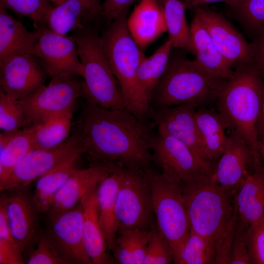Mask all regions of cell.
<instances>
[{
    "mask_svg": "<svg viewBox=\"0 0 264 264\" xmlns=\"http://www.w3.org/2000/svg\"><path fill=\"white\" fill-rule=\"evenodd\" d=\"M154 127L127 109H104L86 101L77 130L91 163L145 170L153 163Z\"/></svg>",
    "mask_w": 264,
    "mask_h": 264,
    "instance_id": "6da1fadb",
    "label": "cell"
},
{
    "mask_svg": "<svg viewBox=\"0 0 264 264\" xmlns=\"http://www.w3.org/2000/svg\"><path fill=\"white\" fill-rule=\"evenodd\" d=\"M234 68L232 76L225 81L216 99L219 112L227 127L245 140L252 152L254 164H262L255 125L264 77L253 62L238 64Z\"/></svg>",
    "mask_w": 264,
    "mask_h": 264,
    "instance_id": "7a4b0ae2",
    "label": "cell"
},
{
    "mask_svg": "<svg viewBox=\"0 0 264 264\" xmlns=\"http://www.w3.org/2000/svg\"><path fill=\"white\" fill-rule=\"evenodd\" d=\"M127 18L125 13L112 21L100 38L126 109L139 119L148 121L152 120L154 111L138 75L144 54L129 32Z\"/></svg>",
    "mask_w": 264,
    "mask_h": 264,
    "instance_id": "3957f363",
    "label": "cell"
},
{
    "mask_svg": "<svg viewBox=\"0 0 264 264\" xmlns=\"http://www.w3.org/2000/svg\"><path fill=\"white\" fill-rule=\"evenodd\" d=\"M213 174L181 185L191 230L213 243L217 251L236 217L232 193Z\"/></svg>",
    "mask_w": 264,
    "mask_h": 264,
    "instance_id": "277c9868",
    "label": "cell"
},
{
    "mask_svg": "<svg viewBox=\"0 0 264 264\" xmlns=\"http://www.w3.org/2000/svg\"><path fill=\"white\" fill-rule=\"evenodd\" d=\"M226 80L211 74L197 62L171 56L167 69L150 99L153 110L193 104L198 108L217 98Z\"/></svg>",
    "mask_w": 264,
    "mask_h": 264,
    "instance_id": "5b68a950",
    "label": "cell"
},
{
    "mask_svg": "<svg viewBox=\"0 0 264 264\" xmlns=\"http://www.w3.org/2000/svg\"><path fill=\"white\" fill-rule=\"evenodd\" d=\"M83 66V97L107 109H126L100 36L88 27L72 32Z\"/></svg>",
    "mask_w": 264,
    "mask_h": 264,
    "instance_id": "8992f818",
    "label": "cell"
},
{
    "mask_svg": "<svg viewBox=\"0 0 264 264\" xmlns=\"http://www.w3.org/2000/svg\"><path fill=\"white\" fill-rule=\"evenodd\" d=\"M144 171L151 187L156 227L170 243L174 261L191 230L181 185L152 168Z\"/></svg>",
    "mask_w": 264,
    "mask_h": 264,
    "instance_id": "52a82bcc",
    "label": "cell"
},
{
    "mask_svg": "<svg viewBox=\"0 0 264 264\" xmlns=\"http://www.w3.org/2000/svg\"><path fill=\"white\" fill-rule=\"evenodd\" d=\"M116 217L118 228L151 231L156 225L151 187L144 170L122 168Z\"/></svg>",
    "mask_w": 264,
    "mask_h": 264,
    "instance_id": "ba28073f",
    "label": "cell"
},
{
    "mask_svg": "<svg viewBox=\"0 0 264 264\" xmlns=\"http://www.w3.org/2000/svg\"><path fill=\"white\" fill-rule=\"evenodd\" d=\"M76 76L51 78L48 84L20 100L28 127L53 117L73 114L77 101L83 93L82 81Z\"/></svg>",
    "mask_w": 264,
    "mask_h": 264,
    "instance_id": "9c48e42d",
    "label": "cell"
},
{
    "mask_svg": "<svg viewBox=\"0 0 264 264\" xmlns=\"http://www.w3.org/2000/svg\"><path fill=\"white\" fill-rule=\"evenodd\" d=\"M153 163L168 179L183 184L213 174L214 165L200 159L186 145L158 130L152 144Z\"/></svg>",
    "mask_w": 264,
    "mask_h": 264,
    "instance_id": "30bf717a",
    "label": "cell"
},
{
    "mask_svg": "<svg viewBox=\"0 0 264 264\" xmlns=\"http://www.w3.org/2000/svg\"><path fill=\"white\" fill-rule=\"evenodd\" d=\"M46 215L43 235L65 264H92L84 244L82 199L70 210Z\"/></svg>",
    "mask_w": 264,
    "mask_h": 264,
    "instance_id": "8fae6325",
    "label": "cell"
},
{
    "mask_svg": "<svg viewBox=\"0 0 264 264\" xmlns=\"http://www.w3.org/2000/svg\"><path fill=\"white\" fill-rule=\"evenodd\" d=\"M29 185L19 186L3 192L12 234L20 245L26 262L35 249L42 233V213Z\"/></svg>",
    "mask_w": 264,
    "mask_h": 264,
    "instance_id": "7c38bea8",
    "label": "cell"
},
{
    "mask_svg": "<svg viewBox=\"0 0 264 264\" xmlns=\"http://www.w3.org/2000/svg\"><path fill=\"white\" fill-rule=\"evenodd\" d=\"M85 154L78 130L59 146L49 149H34L0 183V191L29 185L33 181L71 158Z\"/></svg>",
    "mask_w": 264,
    "mask_h": 264,
    "instance_id": "4fadbf2b",
    "label": "cell"
},
{
    "mask_svg": "<svg viewBox=\"0 0 264 264\" xmlns=\"http://www.w3.org/2000/svg\"><path fill=\"white\" fill-rule=\"evenodd\" d=\"M38 29L39 36L32 54L41 61L46 74L51 78L82 77L83 66L73 37L57 34L46 26Z\"/></svg>",
    "mask_w": 264,
    "mask_h": 264,
    "instance_id": "5bb4252c",
    "label": "cell"
},
{
    "mask_svg": "<svg viewBox=\"0 0 264 264\" xmlns=\"http://www.w3.org/2000/svg\"><path fill=\"white\" fill-rule=\"evenodd\" d=\"M195 9L214 44L233 67L253 62L250 43L224 16L204 6Z\"/></svg>",
    "mask_w": 264,
    "mask_h": 264,
    "instance_id": "9a60e30c",
    "label": "cell"
},
{
    "mask_svg": "<svg viewBox=\"0 0 264 264\" xmlns=\"http://www.w3.org/2000/svg\"><path fill=\"white\" fill-rule=\"evenodd\" d=\"M45 69L32 54L15 55L0 62V90L22 100L45 85Z\"/></svg>",
    "mask_w": 264,
    "mask_h": 264,
    "instance_id": "2e32d148",
    "label": "cell"
},
{
    "mask_svg": "<svg viewBox=\"0 0 264 264\" xmlns=\"http://www.w3.org/2000/svg\"><path fill=\"white\" fill-rule=\"evenodd\" d=\"M198 107L185 104L154 111L152 118L157 130L181 141L189 147L202 160L205 158L202 140L195 120Z\"/></svg>",
    "mask_w": 264,
    "mask_h": 264,
    "instance_id": "e0dca14e",
    "label": "cell"
},
{
    "mask_svg": "<svg viewBox=\"0 0 264 264\" xmlns=\"http://www.w3.org/2000/svg\"><path fill=\"white\" fill-rule=\"evenodd\" d=\"M252 169L232 191L234 215L248 226L264 221V167Z\"/></svg>",
    "mask_w": 264,
    "mask_h": 264,
    "instance_id": "ac0fdd59",
    "label": "cell"
},
{
    "mask_svg": "<svg viewBox=\"0 0 264 264\" xmlns=\"http://www.w3.org/2000/svg\"><path fill=\"white\" fill-rule=\"evenodd\" d=\"M116 168L101 163H91L88 168H77L56 193L45 214L59 213L73 208Z\"/></svg>",
    "mask_w": 264,
    "mask_h": 264,
    "instance_id": "d6986e66",
    "label": "cell"
},
{
    "mask_svg": "<svg viewBox=\"0 0 264 264\" xmlns=\"http://www.w3.org/2000/svg\"><path fill=\"white\" fill-rule=\"evenodd\" d=\"M253 163L249 146L240 134L233 132L228 136L223 153L214 165L213 175L222 188L232 193Z\"/></svg>",
    "mask_w": 264,
    "mask_h": 264,
    "instance_id": "ffe728a7",
    "label": "cell"
},
{
    "mask_svg": "<svg viewBox=\"0 0 264 264\" xmlns=\"http://www.w3.org/2000/svg\"><path fill=\"white\" fill-rule=\"evenodd\" d=\"M126 22L131 36L142 51L167 31L162 5L158 0H140Z\"/></svg>",
    "mask_w": 264,
    "mask_h": 264,
    "instance_id": "44dd1931",
    "label": "cell"
},
{
    "mask_svg": "<svg viewBox=\"0 0 264 264\" xmlns=\"http://www.w3.org/2000/svg\"><path fill=\"white\" fill-rule=\"evenodd\" d=\"M97 187L91 189L82 199L84 244L92 264H114L115 260L107 252V242L99 223Z\"/></svg>",
    "mask_w": 264,
    "mask_h": 264,
    "instance_id": "7402d4cb",
    "label": "cell"
},
{
    "mask_svg": "<svg viewBox=\"0 0 264 264\" xmlns=\"http://www.w3.org/2000/svg\"><path fill=\"white\" fill-rule=\"evenodd\" d=\"M189 26L195 60L215 76L223 80L229 78L233 73L234 67L218 50L202 21L196 14Z\"/></svg>",
    "mask_w": 264,
    "mask_h": 264,
    "instance_id": "603a6c76",
    "label": "cell"
},
{
    "mask_svg": "<svg viewBox=\"0 0 264 264\" xmlns=\"http://www.w3.org/2000/svg\"><path fill=\"white\" fill-rule=\"evenodd\" d=\"M39 30L30 31L24 25L0 8V62L15 55L32 54Z\"/></svg>",
    "mask_w": 264,
    "mask_h": 264,
    "instance_id": "cb8c5ba5",
    "label": "cell"
},
{
    "mask_svg": "<svg viewBox=\"0 0 264 264\" xmlns=\"http://www.w3.org/2000/svg\"><path fill=\"white\" fill-rule=\"evenodd\" d=\"M102 14L82 0H65L53 7L50 12L46 26L62 35L82 30L88 23Z\"/></svg>",
    "mask_w": 264,
    "mask_h": 264,
    "instance_id": "d4e9b609",
    "label": "cell"
},
{
    "mask_svg": "<svg viewBox=\"0 0 264 264\" xmlns=\"http://www.w3.org/2000/svg\"><path fill=\"white\" fill-rule=\"evenodd\" d=\"M122 168L117 167L98 185L97 189L99 223L111 250L118 231L116 217V202L119 188Z\"/></svg>",
    "mask_w": 264,
    "mask_h": 264,
    "instance_id": "484cf974",
    "label": "cell"
},
{
    "mask_svg": "<svg viewBox=\"0 0 264 264\" xmlns=\"http://www.w3.org/2000/svg\"><path fill=\"white\" fill-rule=\"evenodd\" d=\"M195 120L203 146L205 158L213 163L222 154L228 136L227 125L221 114L205 108L196 110Z\"/></svg>",
    "mask_w": 264,
    "mask_h": 264,
    "instance_id": "4316f807",
    "label": "cell"
},
{
    "mask_svg": "<svg viewBox=\"0 0 264 264\" xmlns=\"http://www.w3.org/2000/svg\"><path fill=\"white\" fill-rule=\"evenodd\" d=\"M34 149L31 126L15 132L0 133V183L14 168Z\"/></svg>",
    "mask_w": 264,
    "mask_h": 264,
    "instance_id": "83f0119b",
    "label": "cell"
},
{
    "mask_svg": "<svg viewBox=\"0 0 264 264\" xmlns=\"http://www.w3.org/2000/svg\"><path fill=\"white\" fill-rule=\"evenodd\" d=\"M152 230L118 228L111 250L115 262L121 264H143Z\"/></svg>",
    "mask_w": 264,
    "mask_h": 264,
    "instance_id": "f1b7e54d",
    "label": "cell"
},
{
    "mask_svg": "<svg viewBox=\"0 0 264 264\" xmlns=\"http://www.w3.org/2000/svg\"><path fill=\"white\" fill-rule=\"evenodd\" d=\"M81 155H77L71 158L36 180L33 194L42 213H46L56 193L78 168V161Z\"/></svg>",
    "mask_w": 264,
    "mask_h": 264,
    "instance_id": "f546056e",
    "label": "cell"
},
{
    "mask_svg": "<svg viewBox=\"0 0 264 264\" xmlns=\"http://www.w3.org/2000/svg\"><path fill=\"white\" fill-rule=\"evenodd\" d=\"M168 40L173 47L193 54L190 26L186 20L187 8L182 0H164L162 4Z\"/></svg>",
    "mask_w": 264,
    "mask_h": 264,
    "instance_id": "4dcf8cb0",
    "label": "cell"
},
{
    "mask_svg": "<svg viewBox=\"0 0 264 264\" xmlns=\"http://www.w3.org/2000/svg\"><path fill=\"white\" fill-rule=\"evenodd\" d=\"M173 48L168 39L152 55H144L140 62L138 80L149 101L154 88L167 69Z\"/></svg>",
    "mask_w": 264,
    "mask_h": 264,
    "instance_id": "1f68e13d",
    "label": "cell"
},
{
    "mask_svg": "<svg viewBox=\"0 0 264 264\" xmlns=\"http://www.w3.org/2000/svg\"><path fill=\"white\" fill-rule=\"evenodd\" d=\"M72 118V114L64 115L30 126L33 131L34 149H51L64 142L69 136Z\"/></svg>",
    "mask_w": 264,
    "mask_h": 264,
    "instance_id": "d6a6232c",
    "label": "cell"
},
{
    "mask_svg": "<svg viewBox=\"0 0 264 264\" xmlns=\"http://www.w3.org/2000/svg\"><path fill=\"white\" fill-rule=\"evenodd\" d=\"M217 248L202 236L190 230L179 253L174 261L176 264H215Z\"/></svg>",
    "mask_w": 264,
    "mask_h": 264,
    "instance_id": "836d02e7",
    "label": "cell"
},
{
    "mask_svg": "<svg viewBox=\"0 0 264 264\" xmlns=\"http://www.w3.org/2000/svg\"><path fill=\"white\" fill-rule=\"evenodd\" d=\"M227 9L249 37L264 26V0H240Z\"/></svg>",
    "mask_w": 264,
    "mask_h": 264,
    "instance_id": "e575fe53",
    "label": "cell"
},
{
    "mask_svg": "<svg viewBox=\"0 0 264 264\" xmlns=\"http://www.w3.org/2000/svg\"><path fill=\"white\" fill-rule=\"evenodd\" d=\"M54 6L49 0H0V8L9 9L30 19L36 29L46 26L48 15Z\"/></svg>",
    "mask_w": 264,
    "mask_h": 264,
    "instance_id": "d590c367",
    "label": "cell"
},
{
    "mask_svg": "<svg viewBox=\"0 0 264 264\" xmlns=\"http://www.w3.org/2000/svg\"><path fill=\"white\" fill-rule=\"evenodd\" d=\"M27 126L23 107L20 101L0 91V129L2 132H15Z\"/></svg>",
    "mask_w": 264,
    "mask_h": 264,
    "instance_id": "8d00e7d4",
    "label": "cell"
},
{
    "mask_svg": "<svg viewBox=\"0 0 264 264\" xmlns=\"http://www.w3.org/2000/svg\"><path fill=\"white\" fill-rule=\"evenodd\" d=\"M173 261V250L155 225L152 230L143 264H169Z\"/></svg>",
    "mask_w": 264,
    "mask_h": 264,
    "instance_id": "74e56055",
    "label": "cell"
},
{
    "mask_svg": "<svg viewBox=\"0 0 264 264\" xmlns=\"http://www.w3.org/2000/svg\"><path fill=\"white\" fill-rule=\"evenodd\" d=\"M246 239L251 264H264V221L249 226Z\"/></svg>",
    "mask_w": 264,
    "mask_h": 264,
    "instance_id": "f35d334b",
    "label": "cell"
},
{
    "mask_svg": "<svg viewBox=\"0 0 264 264\" xmlns=\"http://www.w3.org/2000/svg\"><path fill=\"white\" fill-rule=\"evenodd\" d=\"M248 226L236 219L231 249V264H251L246 239Z\"/></svg>",
    "mask_w": 264,
    "mask_h": 264,
    "instance_id": "ab89813d",
    "label": "cell"
},
{
    "mask_svg": "<svg viewBox=\"0 0 264 264\" xmlns=\"http://www.w3.org/2000/svg\"><path fill=\"white\" fill-rule=\"evenodd\" d=\"M27 264H65L43 235L26 261Z\"/></svg>",
    "mask_w": 264,
    "mask_h": 264,
    "instance_id": "60d3db41",
    "label": "cell"
},
{
    "mask_svg": "<svg viewBox=\"0 0 264 264\" xmlns=\"http://www.w3.org/2000/svg\"><path fill=\"white\" fill-rule=\"evenodd\" d=\"M25 263L26 260L18 243L0 239V264Z\"/></svg>",
    "mask_w": 264,
    "mask_h": 264,
    "instance_id": "b9f144b4",
    "label": "cell"
},
{
    "mask_svg": "<svg viewBox=\"0 0 264 264\" xmlns=\"http://www.w3.org/2000/svg\"><path fill=\"white\" fill-rule=\"evenodd\" d=\"M253 62L258 67L264 78V26L249 37Z\"/></svg>",
    "mask_w": 264,
    "mask_h": 264,
    "instance_id": "7bdbcfd3",
    "label": "cell"
},
{
    "mask_svg": "<svg viewBox=\"0 0 264 264\" xmlns=\"http://www.w3.org/2000/svg\"><path fill=\"white\" fill-rule=\"evenodd\" d=\"M136 0H105L102 5L103 17L110 22L126 13Z\"/></svg>",
    "mask_w": 264,
    "mask_h": 264,
    "instance_id": "ee69618b",
    "label": "cell"
},
{
    "mask_svg": "<svg viewBox=\"0 0 264 264\" xmlns=\"http://www.w3.org/2000/svg\"><path fill=\"white\" fill-rule=\"evenodd\" d=\"M0 239L18 243L13 237L11 231L6 212L4 194L3 192H1L0 197Z\"/></svg>",
    "mask_w": 264,
    "mask_h": 264,
    "instance_id": "f6af8a7d",
    "label": "cell"
},
{
    "mask_svg": "<svg viewBox=\"0 0 264 264\" xmlns=\"http://www.w3.org/2000/svg\"><path fill=\"white\" fill-rule=\"evenodd\" d=\"M255 128L258 143L264 141V85Z\"/></svg>",
    "mask_w": 264,
    "mask_h": 264,
    "instance_id": "bcb514c9",
    "label": "cell"
},
{
    "mask_svg": "<svg viewBox=\"0 0 264 264\" xmlns=\"http://www.w3.org/2000/svg\"><path fill=\"white\" fill-rule=\"evenodd\" d=\"M187 8H196L205 4L224 2L227 7H231L236 5L240 0H182Z\"/></svg>",
    "mask_w": 264,
    "mask_h": 264,
    "instance_id": "7dc6e473",
    "label": "cell"
},
{
    "mask_svg": "<svg viewBox=\"0 0 264 264\" xmlns=\"http://www.w3.org/2000/svg\"><path fill=\"white\" fill-rule=\"evenodd\" d=\"M89 6L98 12L102 14V5L101 0H82ZM103 15V14H102Z\"/></svg>",
    "mask_w": 264,
    "mask_h": 264,
    "instance_id": "c3c4849f",
    "label": "cell"
},
{
    "mask_svg": "<svg viewBox=\"0 0 264 264\" xmlns=\"http://www.w3.org/2000/svg\"><path fill=\"white\" fill-rule=\"evenodd\" d=\"M258 148L261 157L264 160V141L258 143Z\"/></svg>",
    "mask_w": 264,
    "mask_h": 264,
    "instance_id": "681fc988",
    "label": "cell"
},
{
    "mask_svg": "<svg viewBox=\"0 0 264 264\" xmlns=\"http://www.w3.org/2000/svg\"><path fill=\"white\" fill-rule=\"evenodd\" d=\"M55 6L63 2L65 0H49Z\"/></svg>",
    "mask_w": 264,
    "mask_h": 264,
    "instance_id": "f907efd6",
    "label": "cell"
},
{
    "mask_svg": "<svg viewBox=\"0 0 264 264\" xmlns=\"http://www.w3.org/2000/svg\"><path fill=\"white\" fill-rule=\"evenodd\" d=\"M158 1L162 4L163 3V1H164V0H158Z\"/></svg>",
    "mask_w": 264,
    "mask_h": 264,
    "instance_id": "816d5d0a",
    "label": "cell"
}]
</instances>
